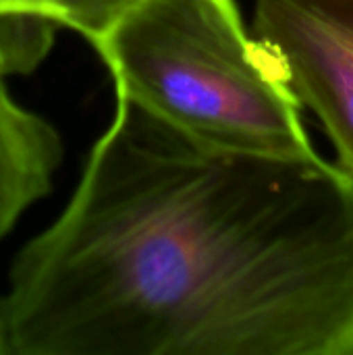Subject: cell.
<instances>
[{"mask_svg": "<svg viewBox=\"0 0 353 355\" xmlns=\"http://www.w3.org/2000/svg\"><path fill=\"white\" fill-rule=\"evenodd\" d=\"M0 310L6 355H353V173L204 141L114 89Z\"/></svg>", "mask_w": 353, "mask_h": 355, "instance_id": "obj_1", "label": "cell"}, {"mask_svg": "<svg viewBox=\"0 0 353 355\" xmlns=\"http://www.w3.org/2000/svg\"><path fill=\"white\" fill-rule=\"evenodd\" d=\"M92 46L114 89L193 137L316 152L285 64L248 31L235 0H144Z\"/></svg>", "mask_w": 353, "mask_h": 355, "instance_id": "obj_2", "label": "cell"}, {"mask_svg": "<svg viewBox=\"0 0 353 355\" xmlns=\"http://www.w3.org/2000/svg\"><path fill=\"white\" fill-rule=\"evenodd\" d=\"M254 33L353 173V0H256Z\"/></svg>", "mask_w": 353, "mask_h": 355, "instance_id": "obj_3", "label": "cell"}, {"mask_svg": "<svg viewBox=\"0 0 353 355\" xmlns=\"http://www.w3.org/2000/svg\"><path fill=\"white\" fill-rule=\"evenodd\" d=\"M0 62V241L44 200L64 158L58 129L15 98Z\"/></svg>", "mask_w": 353, "mask_h": 355, "instance_id": "obj_4", "label": "cell"}, {"mask_svg": "<svg viewBox=\"0 0 353 355\" xmlns=\"http://www.w3.org/2000/svg\"><path fill=\"white\" fill-rule=\"evenodd\" d=\"M144 0H0V62L27 75L48 56L58 27L89 44L106 35Z\"/></svg>", "mask_w": 353, "mask_h": 355, "instance_id": "obj_5", "label": "cell"}, {"mask_svg": "<svg viewBox=\"0 0 353 355\" xmlns=\"http://www.w3.org/2000/svg\"><path fill=\"white\" fill-rule=\"evenodd\" d=\"M0 355H6V335H4V322H2V310H0Z\"/></svg>", "mask_w": 353, "mask_h": 355, "instance_id": "obj_6", "label": "cell"}]
</instances>
